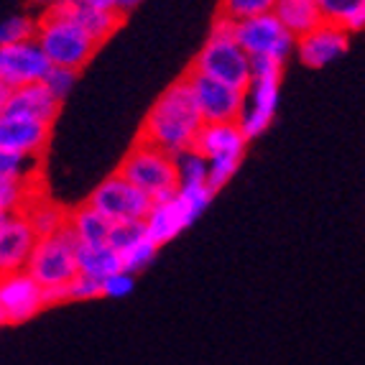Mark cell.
Wrapping results in <instances>:
<instances>
[{"label": "cell", "mask_w": 365, "mask_h": 365, "mask_svg": "<svg viewBox=\"0 0 365 365\" xmlns=\"http://www.w3.org/2000/svg\"><path fill=\"white\" fill-rule=\"evenodd\" d=\"M202 125H205V120H202L195 98H192L189 82L179 77L151 105L146 120L140 125L138 140H146L151 146L171 153V156H179L182 151L195 148Z\"/></svg>", "instance_id": "6da1fadb"}, {"label": "cell", "mask_w": 365, "mask_h": 365, "mask_svg": "<svg viewBox=\"0 0 365 365\" xmlns=\"http://www.w3.org/2000/svg\"><path fill=\"white\" fill-rule=\"evenodd\" d=\"M36 43L41 46L43 56L49 59L51 67L72 69V72L87 67L100 49V43L74 19L69 0L59 8L38 13Z\"/></svg>", "instance_id": "7a4b0ae2"}, {"label": "cell", "mask_w": 365, "mask_h": 365, "mask_svg": "<svg viewBox=\"0 0 365 365\" xmlns=\"http://www.w3.org/2000/svg\"><path fill=\"white\" fill-rule=\"evenodd\" d=\"M195 72L207 74L212 79H220L230 87L243 90L250 85V69L253 61L245 54V49L237 43L235 38V21L220 16L212 21V29L207 34V41L200 49V54L195 56L192 67Z\"/></svg>", "instance_id": "3957f363"}, {"label": "cell", "mask_w": 365, "mask_h": 365, "mask_svg": "<svg viewBox=\"0 0 365 365\" xmlns=\"http://www.w3.org/2000/svg\"><path fill=\"white\" fill-rule=\"evenodd\" d=\"M215 192L210 184H200V187H179L177 192L166 200H156L146 215V232L153 243L161 248L169 240L187 230L205 210L210 207Z\"/></svg>", "instance_id": "277c9868"}, {"label": "cell", "mask_w": 365, "mask_h": 365, "mask_svg": "<svg viewBox=\"0 0 365 365\" xmlns=\"http://www.w3.org/2000/svg\"><path fill=\"white\" fill-rule=\"evenodd\" d=\"M250 85L243 92V110L237 118V125L250 140L263 135L276 118L281 98V74L284 67L271 59H250Z\"/></svg>", "instance_id": "5b68a950"}, {"label": "cell", "mask_w": 365, "mask_h": 365, "mask_svg": "<svg viewBox=\"0 0 365 365\" xmlns=\"http://www.w3.org/2000/svg\"><path fill=\"white\" fill-rule=\"evenodd\" d=\"M248 135L243 128L232 123H205L195 140V148L207 158L210 164V187L212 192L222 189L235 171L240 169V161L245 158V148H248Z\"/></svg>", "instance_id": "8992f818"}, {"label": "cell", "mask_w": 365, "mask_h": 365, "mask_svg": "<svg viewBox=\"0 0 365 365\" xmlns=\"http://www.w3.org/2000/svg\"><path fill=\"white\" fill-rule=\"evenodd\" d=\"M118 171L128 182H133L143 195L151 197L153 202L166 200V197H171L179 189L174 156L151 146L146 140H135L133 148L120 161Z\"/></svg>", "instance_id": "52a82bcc"}, {"label": "cell", "mask_w": 365, "mask_h": 365, "mask_svg": "<svg viewBox=\"0 0 365 365\" xmlns=\"http://www.w3.org/2000/svg\"><path fill=\"white\" fill-rule=\"evenodd\" d=\"M77 250H79V243L74 240V235L69 230H61L49 237H38V243H36V248H34V253H31L26 271H29L46 292H54V289L64 292L74 281V276L79 274Z\"/></svg>", "instance_id": "ba28073f"}, {"label": "cell", "mask_w": 365, "mask_h": 365, "mask_svg": "<svg viewBox=\"0 0 365 365\" xmlns=\"http://www.w3.org/2000/svg\"><path fill=\"white\" fill-rule=\"evenodd\" d=\"M235 38L250 59H271L287 67V61L297 54V36L276 19V13L237 21Z\"/></svg>", "instance_id": "9c48e42d"}, {"label": "cell", "mask_w": 365, "mask_h": 365, "mask_svg": "<svg viewBox=\"0 0 365 365\" xmlns=\"http://www.w3.org/2000/svg\"><path fill=\"white\" fill-rule=\"evenodd\" d=\"M87 205L98 210L110 222H143L151 210L153 200L143 195L133 182L123 177L120 171L105 177L87 197Z\"/></svg>", "instance_id": "30bf717a"}, {"label": "cell", "mask_w": 365, "mask_h": 365, "mask_svg": "<svg viewBox=\"0 0 365 365\" xmlns=\"http://www.w3.org/2000/svg\"><path fill=\"white\" fill-rule=\"evenodd\" d=\"M184 79L189 82L192 98L197 103V110L205 123H232L240 118L243 110V90L230 87L220 79H212L207 74L189 69L184 74Z\"/></svg>", "instance_id": "8fae6325"}, {"label": "cell", "mask_w": 365, "mask_h": 365, "mask_svg": "<svg viewBox=\"0 0 365 365\" xmlns=\"http://www.w3.org/2000/svg\"><path fill=\"white\" fill-rule=\"evenodd\" d=\"M0 304L8 317V324H24L41 314L49 302H46V289L29 271H16L0 276Z\"/></svg>", "instance_id": "7c38bea8"}, {"label": "cell", "mask_w": 365, "mask_h": 365, "mask_svg": "<svg viewBox=\"0 0 365 365\" xmlns=\"http://www.w3.org/2000/svg\"><path fill=\"white\" fill-rule=\"evenodd\" d=\"M49 69H51V64H49V59L43 56L36 38L0 46V82L8 85L11 90L43 82L46 74H49Z\"/></svg>", "instance_id": "4fadbf2b"}, {"label": "cell", "mask_w": 365, "mask_h": 365, "mask_svg": "<svg viewBox=\"0 0 365 365\" xmlns=\"http://www.w3.org/2000/svg\"><path fill=\"white\" fill-rule=\"evenodd\" d=\"M350 49V34L340 26L319 24L314 31L297 38V59L309 69H324L335 64Z\"/></svg>", "instance_id": "5bb4252c"}, {"label": "cell", "mask_w": 365, "mask_h": 365, "mask_svg": "<svg viewBox=\"0 0 365 365\" xmlns=\"http://www.w3.org/2000/svg\"><path fill=\"white\" fill-rule=\"evenodd\" d=\"M36 243L38 235L34 232L26 215H8L3 227H0V276L26 271Z\"/></svg>", "instance_id": "9a60e30c"}, {"label": "cell", "mask_w": 365, "mask_h": 365, "mask_svg": "<svg viewBox=\"0 0 365 365\" xmlns=\"http://www.w3.org/2000/svg\"><path fill=\"white\" fill-rule=\"evenodd\" d=\"M51 138V125L21 115H0V148L26 158H41Z\"/></svg>", "instance_id": "2e32d148"}, {"label": "cell", "mask_w": 365, "mask_h": 365, "mask_svg": "<svg viewBox=\"0 0 365 365\" xmlns=\"http://www.w3.org/2000/svg\"><path fill=\"white\" fill-rule=\"evenodd\" d=\"M59 110L61 103L51 95L49 87L43 85V82H36V85H26L13 90L6 113L29 118V120H38L43 125H54V120L59 118Z\"/></svg>", "instance_id": "e0dca14e"}, {"label": "cell", "mask_w": 365, "mask_h": 365, "mask_svg": "<svg viewBox=\"0 0 365 365\" xmlns=\"http://www.w3.org/2000/svg\"><path fill=\"white\" fill-rule=\"evenodd\" d=\"M67 230L72 232L79 245H108L113 222L105 215H100L92 205L82 202L79 207L69 210Z\"/></svg>", "instance_id": "ac0fdd59"}, {"label": "cell", "mask_w": 365, "mask_h": 365, "mask_svg": "<svg viewBox=\"0 0 365 365\" xmlns=\"http://www.w3.org/2000/svg\"><path fill=\"white\" fill-rule=\"evenodd\" d=\"M24 215L38 237H49L61 230H67V222H69V210L61 207L59 202L49 200L43 192L26 205Z\"/></svg>", "instance_id": "d6986e66"}, {"label": "cell", "mask_w": 365, "mask_h": 365, "mask_svg": "<svg viewBox=\"0 0 365 365\" xmlns=\"http://www.w3.org/2000/svg\"><path fill=\"white\" fill-rule=\"evenodd\" d=\"M274 13L297 38L314 31L319 24H324L317 0H279Z\"/></svg>", "instance_id": "ffe728a7"}, {"label": "cell", "mask_w": 365, "mask_h": 365, "mask_svg": "<svg viewBox=\"0 0 365 365\" xmlns=\"http://www.w3.org/2000/svg\"><path fill=\"white\" fill-rule=\"evenodd\" d=\"M77 263L79 274L90 276V279L100 281V284L113 274H118V271H123L120 253L115 248H110V245H79Z\"/></svg>", "instance_id": "44dd1931"}, {"label": "cell", "mask_w": 365, "mask_h": 365, "mask_svg": "<svg viewBox=\"0 0 365 365\" xmlns=\"http://www.w3.org/2000/svg\"><path fill=\"white\" fill-rule=\"evenodd\" d=\"M324 24L340 26L350 36L365 34V0H317Z\"/></svg>", "instance_id": "7402d4cb"}, {"label": "cell", "mask_w": 365, "mask_h": 365, "mask_svg": "<svg viewBox=\"0 0 365 365\" xmlns=\"http://www.w3.org/2000/svg\"><path fill=\"white\" fill-rule=\"evenodd\" d=\"M69 6H72L74 19L82 24V29L100 46L123 26V13H118L115 8H82V6H74V3H69Z\"/></svg>", "instance_id": "603a6c76"}, {"label": "cell", "mask_w": 365, "mask_h": 365, "mask_svg": "<svg viewBox=\"0 0 365 365\" xmlns=\"http://www.w3.org/2000/svg\"><path fill=\"white\" fill-rule=\"evenodd\" d=\"M38 171H41L38 158H26V156H21V153L0 148V182L36 184V182H41V179H38Z\"/></svg>", "instance_id": "cb8c5ba5"}, {"label": "cell", "mask_w": 365, "mask_h": 365, "mask_svg": "<svg viewBox=\"0 0 365 365\" xmlns=\"http://www.w3.org/2000/svg\"><path fill=\"white\" fill-rule=\"evenodd\" d=\"M177 161V179L179 187H200V184H210V164L207 158L202 156L197 148L182 151L174 156Z\"/></svg>", "instance_id": "d4e9b609"}, {"label": "cell", "mask_w": 365, "mask_h": 365, "mask_svg": "<svg viewBox=\"0 0 365 365\" xmlns=\"http://www.w3.org/2000/svg\"><path fill=\"white\" fill-rule=\"evenodd\" d=\"M41 195V184H8L0 182V215L24 212L26 205Z\"/></svg>", "instance_id": "484cf974"}, {"label": "cell", "mask_w": 365, "mask_h": 365, "mask_svg": "<svg viewBox=\"0 0 365 365\" xmlns=\"http://www.w3.org/2000/svg\"><path fill=\"white\" fill-rule=\"evenodd\" d=\"M276 3H279V0H220V16H225V19L237 24V21L274 13Z\"/></svg>", "instance_id": "4316f807"}, {"label": "cell", "mask_w": 365, "mask_h": 365, "mask_svg": "<svg viewBox=\"0 0 365 365\" xmlns=\"http://www.w3.org/2000/svg\"><path fill=\"white\" fill-rule=\"evenodd\" d=\"M158 253V245L153 243L151 237H140L138 243H133L130 248H125L120 253V263H123V271H128V274H140L143 268H148L153 263Z\"/></svg>", "instance_id": "83f0119b"}, {"label": "cell", "mask_w": 365, "mask_h": 365, "mask_svg": "<svg viewBox=\"0 0 365 365\" xmlns=\"http://www.w3.org/2000/svg\"><path fill=\"white\" fill-rule=\"evenodd\" d=\"M36 24L38 19H34V16H11V19H6L0 24V46L36 38Z\"/></svg>", "instance_id": "f1b7e54d"}, {"label": "cell", "mask_w": 365, "mask_h": 365, "mask_svg": "<svg viewBox=\"0 0 365 365\" xmlns=\"http://www.w3.org/2000/svg\"><path fill=\"white\" fill-rule=\"evenodd\" d=\"M146 222H113V230H110L108 245L115 248L118 253H123L125 248H130L133 243H138L140 237H146Z\"/></svg>", "instance_id": "f546056e"}, {"label": "cell", "mask_w": 365, "mask_h": 365, "mask_svg": "<svg viewBox=\"0 0 365 365\" xmlns=\"http://www.w3.org/2000/svg\"><path fill=\"white\" fill-rule=\"evenodd\" d=\"M103 297V284L85 274H77L74 281L64 289V299L67 302H90V299Z\"/></svg>", "instance_id": "4dcf8cb0"}, {"label": "cell", "mask_w": 365, "mask_h": 365, "mask_svg": "<svg viewBox=\"0 0 365 365\" xmlns=\"http://www.w3.org/2000/svg\"><path fill=\"white\" fill-rule=\"evenodd\" d=\"M74 82H77V72L72 69H61V67H51L46 79H43V85L49 87V92L54 95L59 103L69 98V92L74 90Z\"/></svg>", "instance_id": "1f68e13d"}, {"label": "cell", "mask_w": 365, "mask_h": 365, "mask_svg": "<svg viewBox=\"0 0 365 365\" xmlns=\"http://www.w3.org/2000/svg\"><path fill=\"white\" fill-rule=\"evenodd\" d=\"M133 287H135V276L128 274V271H118V274H113L110 279L103 281V297L123 299L133 292Z\"/></svg>", "instance_id": "d6a6232c"}, {"label": "cell", "mask_w": 365, "mask_h": 365, "mask_svg": "<svg viewBox=\"0 0 365 365\" xmlns=\"http://www.w3.org/2000/svg\"><path fill=\"white\" fill-rule=\"evenodd\" d=\"M140 3H143V0H113V8H115L118 13H123V16H125V13H130L133 8H138Z\"/></svg>", "instance_id": "836d02e7"}, {"label": "cell", "mask_w": 365, "mask_h": 365, "mask_svg": "<svg viewBox=\"0 0 365 365\" xmlns=\"http://www.w3.org/2000/svg\"><path fill=\"white\" fill-rule=\"evenodd\" d=\"M69 3L82 8H113V0H69Z\"/></svg>", "instance_id": "e575fe53"}, {"label": "cell", "mask_w": 365, "mask_h": 365, "mask_svg": "<svg viewBox=\"0 0 365 365\" xmlns=\"http://www.w3.org/2000/svg\"><path fill=\"white\" fill-rule=\"evenodd\" d=\"M11 87L3 85L0 82V115H6V110H8V103H11Z\"/></svg>", "instance_id": "d590c367"}, {"label": "cell", "mask_w": 365, "mask_h": 365, "mask_svg": "<svg viewBox=\"0 0 365 365\" xmlns=\"http://www.w3.org/2000/svg\"><path fill=\"white\" fill-rule=\"evenodd\" d=\"M67 0H34V6L38 8V11H51V8H59V6H64Z\"/></svg>", "instance_id": "8d00e7d4"}, {"label": "cell", "mask_w": 365, "mask_h": 365, "mask_svg": "<svg viewBox=\"0 0 365 365\" xmlns=\"http://www.w3.org/2000/svg\"><path fill=\"white\" fill-rule=\"evenodd\" d=\"M8 324V317H6V312H3V304H0V327H6Z\"/></svg>", "instance_id": "74e56055"}, {"label": "cell", "mask_w": 365, "mask_h": 365, "mask_svg": "<svg viewBox=\"0 0 365 365\" xmlns=\"http://www.w3.org/2000/svg\"><path fill=\"white\" fill-rule=\"evenodd\" d=\"M6 217H8V215H0V227H3V222H6Z\"/></svg>", "instance_id": "f35d334b"}]
</instances>
